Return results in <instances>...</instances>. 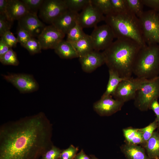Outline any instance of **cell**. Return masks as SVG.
Listing matches in <instances>:
<instances>
[{"instance_id":"cell-1","label":"cell","mask_w":159,"mask_h":159,"mask_svg":"<svg viewBox=\"0 0 159 159\" xmlns=\"http://www.w3.org/2000/svg\"><path fill=\"white\" fill-rule=\"evenodd\" d=\"M52 126L43 112L0 126V159H41L53 145Z\"/></svg>"},{"instance_id":"cell-2","label":"cell","mask_w":159,"mask_h":159,"mask_svg":"<svg viewBox=\"0 0 159 159\" xmlns=\"http://www.w3.org/2000/svg\"><path fill=\"white\" fill-rule=\"evenodd\" d=\"M142 47L128 38L117 39L102 52L109 69L117 72L124 79L132 77L133 65Z\"/></svg>"},{"instance_id":"cell-3","label":"cell","mask_w":159,"mask_h":159,"mask_svg":"<svg viewBox=\"0 0 159 159\" xmlns=\"http://www.w3.org/2000/svg\"><path fill=\"white\" fill-rule=\"evenodd\" d=\"M104 21L112 29L115 38L133 40L142 47L147 45L143 37L139 18L129 9L112 12L105 16Z\"/></svg>"},{"instance_id":"cell-4","label":"cell","mask_w":159,"mask_h":159,"mask_svg":"<svg viewBox=\"0 0 159 159\" xmlns=\"http://www.w3.org/2000/svg\"><path fill=\"white\" fill-rule=\"evenodd\" d=\"M133 74L137 77L150 79L159 76V45L142 47L136 58Z\"/></svg>"},{"instance_id":"cell-5","label":"cell","mask_w":159,"mask_h":159,"mask_svg":"<svg viewBox=\"0 0 159 159\" xmlns=\"http://www.w3.org/2000/svg\"><path fill=\"white\" fill-rule=\"evenodd\" d=\"M159 97V76L144 82L136 92L134 99L135 106L141 111L149 109L152 102Z\"/></svg>"},{"instance_id":"cell-6","label":"cell","mask_w":159,"mask_h":159,"mask_svg":"<svg viewBox=\"0 0 159 159\" xmlns=\"http://www.w3.org/2000/svg\"><path fill=\"white\" fill-rule=\"evenodd\" d=\"M143 37L147 45L159 44L158 13L150 10L144 11L139 18Z\"/></svg>"},{"instance_id":"cell-7","label":"cell","mask_w":159,"mask_h":159,"mask_svg":"<svg viewBox=\"0 0 159 159\" xmlns=\"http://www.w3.org/2000/svg\"><path fill=\"white\" fill-rule=\"evenodd\" d=\"M148 80L137 77L124 79L119 83L112 96L124 103L134 100L137 91Z\"/></svg>"},{"instance_id":"cell-8","label":"cell","mask_w":159,"mask_h":159,"mask_svg":"<svg viewBox=\"0 0 159 159\" xmlns=\"http://www.w3.org/2000/svg\"><path fill=\"white\" fill-rule=\"evenodd\" d=\"M3 78L11 83L20 93L24 94L37 91L39 85L33 76L24 73H9L2 74Z\"/></svg>"},{"instance_id":"cell-9","label":"cell","mask_w":159,"mask_h":159,"mask_svg":"<svg viewBox=\"0 0 159 159\" xmlns=\"http://www.w3.org/2000/svg\"><path fill=\"white\" fill-rule=\"evenodd\" d=\"M67 9L65 0H44L39 11V17L43 21L51 24Z\"/></svg>"},{"instance_id":"cell-10","label":"cell","mask_w":159,"mask_h":159,"mask_svg":"<svg viewBox=\"0 0 159 159\" xmlns=\"http://www.w3.org/2000/svg\"><path fill=\"white\" fill-rule=\"evenodd\" d=\"M90 36L94 50L98 51L107 48L115 38L112 29L107 24L95 27Z\"/></svg>"},{"instance_id":"cell-11","label":"cell","mask_w":159,"mask_h":159,"mask_svg":"<svg viewBox=\"0 0 159 159\" xmlns=\"http://www.w3.org/2000/svg\"><path fill=\"white\" fill-rule=\"evenodd\" d=\"M105 16L90 3L79 14L77 22L83 28L95 27L100 22L104 21Z\"/></svg>"},{"instance_id":"cell-12","label":"cell","mask_w":159,"mask_h":159,"mask_svg":"<svg viewBox=\"0 0 159 159\" xmlns=\"http://www.w3.org/2000/svg\"><path fill=\"white\" fill-rule=\"evenodd\" d=\"M65 35L52 24L46 26L37 37L42 49H54L63 40Z\"/></svg>"},{"instance_id":"cell-13","label":"cell","mask_w":159,"mask_h":159,"mask_svg":"<svg viewBox=\"0 0 159 159\" xmlns=\"http://www.w3.org/2000/svg\"><path fill=\"white\" fill-rule=\"evenodd\" d=\"M124 103L113 99L112 95L102 96L93 104L94 110L101 116H109L120 110Z\"/></svg>"},{"instance_id":"cell-14","label":"cell","mask_w":159,"mask_h":159,"mask_svg":"<svg viewBox=\"0 0 159 159\" xmlns=\"http://www.w3.org/2000/svg\"><path fill=\"white\" fill-rule=\"evenodd\" d=\"M18 21V26L28 32L32 37L37 38L46 26L37 14L28 13Z\"/></svg>"},{"instance_id":"cell-15","label":"cell","mask_w":159,"mask_h":159,"mask_svg":"<svg viewBox=\"0 0 159 159\" xmlns=\"http://www.w3.org/2000/svg\"><path fill=\"white\" fill-rule=\"evenodd\" d=\"M79 61L83 71L88 73L92 72L105 64V58L102 52L94 50L79 57Z\"/></svg>"},{"instance_id":"cell-16","label":"cell","mask_w":159,"mask_h":159,"mask_svg":"<svg viewBox=\"0 0 159 159\" xmlns=\"http://www.w3.org/2000/svg\"><path fill=\"white\" fill-rule=\"evenodd\" d=\"M78 14V13L68 9L57 18L51 24L66 35L76 24Z\"/></svg>"},{"instance_id":"cell-17","label":"cell","mask_w":159,"mask_h":159,"mask_svg":"<svg viewBox=\"0 0 159 159\" xmlns=\"http://www.w3.org/2000/svg\"><path fill=\"white\" fill-rule=\"evenodd\" d=\"M7 12L8 18L13 22L29 13L25 4L19 0H8Z\"/></svg>"},{"instance_id":"cell-18","label":"cell","mask_w":159,"mask_h":159,"mask_svg":"<svg viewBox=\"0 0 159 159\" xmlns=\"http://www.w3.org/2000/svg\"><path fill=\"white\" fill-rule=\"evenodd\" d=\"M122 152L127 159H150L142 146L125 143L120 147Z\"/></svg>"},{"instance_id":"cell-19","label":"cell","mask_w":159,"mask_h":159,"mask_svg":"<svg viewBox=\"0 0 159 159\" xmlns=\"http://www.w3.org/2000/svg\"><path fill=\"white\" fill-rule=\"evenodd\" d=\"M54 49L55 53L62 59H71L79 58L72 44L66 40L62 41Z\"/></svg>"},{"instance_id":"cell-20","label":"cell","mask_w":159,"mask_h":159,"mask_svg":"<svg viewBox=\"0 0 159 159\" xmlns=\"http://www.w3.org/2000/svg\"><path fill=\"white\" fill-rule=\"evenodd\" d=\"M71 43L77 54L79 58L94 50L90 35L86 34L79 40Z\"/></svg>"},{"instance_id":"cell-21","label":"cell","mask_w":159,"mask_h":159,"mask_svg":"<svg viewBox=\"0 0 159 159\" xmlns=\"http://www.w3.org/2000/svg\"><path fill=\"white\" fill-rule=\"evenodd\" d=\"M143 147L150 159H159V133L155 131Z\"/></svg>"},{"instance_id":"cell-22","label":"cell","mask_w":159,"mask_h":159,"mask_svg":"<svg viewBox=\"0 0 159 159\" xmlns=\"http://www.w3.org/2000/svg\"><path fill=\"white\" fill-rule=\"evenodd\" d=\"M109 78L106 90L102 96L112 95L115 91L119 83L124 79L121 77L115 71L109 69Z\"/></svg>"},{"instance_id":"cell-23","label":"cell","mask_w":159,"mask_h":159,"mask_svg":"<svg viewBox=\"0 0 159 159\" xmlns=\"http://www.w3.org/2000/svg\"><path fill=\"white\" fill-rule=\"evenodd\" d=\"M122 131L127 143L134 145L140 144L142 146L143 139L139 128H128L123 129Z\"/></svg>"},{"instance_id":"cell-24","label":"cell","mask_w":159,"mask_h":159,"mask_svg":"<svg viewBox=\"0 0 159 159\" xmlns=\"http://www.w3.org/2000/svg\"><path fill=\"white\" fill-rule=\"evenodd\" d=\"M83 29L77 22L75 26L66 34V40L71 43L76 42L82 38L86 34L83 32Z\"/></svg>"},{"instance_id":"cell-25","label":"cell","mask_w":159,"mask_h":159,"mask_svg":"<svg viewBox=\"0 0 159 159\" xmlns=\"http://www.w3.org/2000/svg\"><path fill=\"white\" fill-rule=\"evenodd\" d=\"M90 3L104 15H107L113 12L110 0H90Z\"/></svg>"},{"instance_id":"cell-26","label":"cell","mask_w":159,"mask_h":159,"mask_svg":"<svg viewBox=\"0 0 159 159\" xmlns=\"http://www.w3.org/2000/svg\"><path fill=\"white\" fill-rule=\"evenodd\" d=\"M0 62L4 65L18 66L19 62L16 53L11 48L4 54L0 57Z\"/></svg>"},{"instance_id":"cell-27","label":"cell","mask_w":159,"mask_h":159,"mask_svg":"<svg viewBox=\"0 0 159 159\" xmlns=\"http://www.w3.org/2000/svg\"><path fill=\"white\" fill-rule=\"evenodd\" d=\"M158 127V124L157 120H155L146 127L139 128L141 132L143 139V143L142 146L143 147L147 141L153 135L155 130Z\"/></svg>"},{"instance_id":"cell-28","label":"cell","mask_w":159,"mask_h":159,"mask_svg":"<svg viewBox=\"0 0 159 159\" xmlns=\"http://www.w3.org/2000/svg\"><path fill=\"white\" fill-rule=\"evenodd\" d=\"M68 9L78 13L82 10L90 2V0H65Z\"/></svg>"},{"instance_id":"cell-29","label":"cell","mask_w":159,"mask_h":159,"mask_svg":"<svg viewBox=\"0 0 159 159\" xmlns=\"http://www.w3.org/2000/svg\"><path fill=\"white\" fill-rule=\"evenodd\" d=\"M128 8L138 18L144 12L143 4L141 0H126Z\"/></svg>"},{"instance_id":"cell-30","label":"cell","mask_w":159,"mask_h":159,"mask_svg":"<svg viewBox=\"0 0 159 159\" xmlns=\"http://www.w3.org/2000/svg\"><path fill=\"white\" fill-rule=\"evenodd\" d=\"M23 47L32 55L41 52L42 48L39 42L34 37L31 38Z\"/></svg>"},{"instance_id":"cell-31","label":"cell","mask_w":159,"mask_h":159,"mask_svg":"<svg viewBox=\"0 0 159 159\" xmlns=\"http://www.w3.org/2000/svg\"><path fill=\"white\" fill-rule=\"evenodd\" d=\"M27 7L29 13L37 14L44 0H21Z\"/></svg>"},{"instance_id":"cell-32","label":"cell","mask_w":159,"mask_h":159,"mask_svg":"<svg viewBox=\"0 0 159 159\" xmlns=\"http://www.w3.org/2000/svg\"><path fill=\"white\" fill-rule=\"evenodd\" d=\"M78 148L71 145L67 149L62 150L59 159H74Z\"/></svg>"},{"instance_id":"cell-33","label":"cell","mask_w":159,"mask_h":159,"mask_svg":"<svg viewBox=\"0 0 159 159\" xmlns=\"http://www.w3.org/2000/svg\"><path fill=\"white\" fill-rule=\"evenodd\" d=\"M62 150L53 145L46 152L41 159H59Z\"/></svg>"},{"instance_id":"cell-34","label":"cell","mask_w":159,"mask_h":159,"mask_svg":"<svg viewBox=\"0 0 159 159\" xmlns=\"http://www.w3.org/2000/svg\"><path fill=\"white\" fill-rule=\"evenodd\" d=\"M13 22L8 19L4 15L0 14V36L1 37L6 32L10 30Z\"/></svg>"},{"instance_id":"cell-35","label":"cell","mask_w":159,"mask_h":159,"mask_svg":"<svg viewBox=\"0 0 159 159\" xmlns=\"http://www.w3.org/2000/svg\"><path fill=\"white\" fill-rule=\"evenodd\" d=\"M16 34L18 42L20 43L22 47L32 37L28 32L18 26L17 29Z\"/></svg>"},{"instance_id":"cell-36","label":"cell","mask_w":159,"mask_h":159,"mask_svg":"<svg viewBox=\"0 0 159 159\" xmlns=\"http://www.w3.org/2000/svg\"><path fill=\"white\" fill-rule=\"evenodd\" d=\"M113 12H120L129 9L126 0H110Z\"/></svg>"},{"instance_id":"cell-37","label":"cell","mask_w":159,"mask_h":159,"mask_svg":"<svg viewBox=\"0 0 159 159\" xmlns=\"http://www.w3.org/2000/svg\"><path fill=\"white\" fill-rule=\"evenodd\" d=\"M1 37L10 48L16 47L18 42L16 38L10 30L6 32Z\"/></svg>"},{"instance_id":"cell-38","label":"cell","mask_w":159,"mask_h":159,"mask_svg":"<svg viewBox=\"0 0 159 159\" xmlns=\"http://www.w3.org/2000/svg\"><path fill=\"white\" fill-rule=\"evenodd\" d=\"M143 5L151 8L158 13L159 12V0H141Z\"/></svg>"},{"instance_id":"cell-39","label":"cell","mask_w":159,"mask_h":159,"mask_svg":"<svg viewBox=\"0 0 159 159\" xmlns=\"http://www.w3.org/2000/svg\"><path fill=\"white\" fill-rule=\"evenodd\" d=\"M158 100V99H156L152 102L149 109L152 110L155 113L156 116L155 119L158 122V127H159V103Z\"/></svg>"},{"instance_id":"cell-40","label":"cell","mask_w":159,"mask_h":159,"mask_svg":"<svg viewBox=\"0 0 159 159\" xmlns=\"http://www.w3.org/2000/svg\"><path fill=\"white\" fill-rule=\"evenodd\" d=\"M10 48L4 40L1 37L0 40V57L6 53Z\"/></svg>"},{"instance_id":"cell-41","label":"cell","mask_w":159,"mask_h":159,"mask_svg":"<svg viewBox=\"0 0 159 159\" xmlns=\"http://www.w3.org/2000/svg\"><path fill=\"white\" fill-rule=\"evenodd\" d=\"M7 4L8 0H0V14L5 16L8 19H9L7 15Z\"/></svg>"},{"instance_id":"cell-42","label":"cell","mask_w":159,"mask_h":159,"mask_svg":"<svg viewBox=\"0 0 159 159\" xmlns=\"http://www.w3.org/2000/svg\"><path fill=\"white\" fill-rule=\"evenodd\" d=\"M74 159H92L90 155L88 156L85 153L83 150L76 155Z\"/></svg>"},{"instance_id":"cell-43","label":"cell","mask_w":159,"mask_h":159,"mask_svg":"<svg viewBox=\"0 0 159 159\" xmlns=\"http://www.w3.org/2000/svg\"><path fill=\"white\" fill-rule=\"evenodd\" d=\"M90 155L92 159H99L94 155Z\"/></svg>"},{"instance_id":"cell-44","label":"cell","mask_w":159,"mask_h":159,"mask_svg":"<svg viewBox=\"0 0 159 159\" xmlns=\"http://www.w3.org/2000/svg\"><path fill=\"white\" fill-rule=\"evenodd\" d=\"M158 16H159V12L158 13Z\"/></svg>"}]
</instances>
